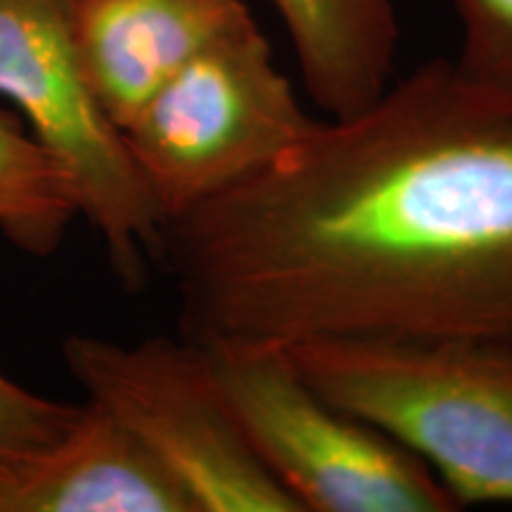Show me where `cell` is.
I'll use <instances>...</instances> for the list:
<instances>
[{"label":"cell","instance_id":"cell-1","mask_svg":"<svg viewBox=\"0 0 512 512\" xmlns=\"http://www.w3.org/2000/svg\"><path fill=\"white\" fill-rule=\"evenodd\" d=\"M183 337L512 344V95L420 64L164 223Z\"/></svg>","mask_w":512,"mask_h":512},{"label":"cell","instance_id":"cell-2","mask_svg":"<svg viewBox=\"0 0 512 512\" xmlns=\"http://www.w3.org/2000/svg\"><path fill=\"white\" fill-rule=\"evenodd\" d=\"M283 347L316 392L406 448L460 508L512 505V344L313 337Z\"/></svg>","mask_w":512,"mask_h":512},{"label":"cell","instance_id":"cell-3","mask_svg":"<svg viewBox=\"0 0 512 512\" xmlns=\"http://www.w3.org/2000/svg\"><path fill=\"white\" fill-rule=\"evenodd\" d=\"M192 344L254 456L299 512L460 510L406 448L316 392L283 344L230 337Z\"/></svg>","mask_w":512,"mask_h":512},{"label":"cell","instance_id":"cell-4","mask_svg":"<svg viewBox=\"0 0 512 512\" xmlns=\"http://www.w3.org/2000/svg\"><path fill=\"white\" fill-rule=\"evenodd\" d=\"M311 124L249 12L171 76L121 133L166 223L259 176Z\"/></svg>","mask_w":512,"mask_h":512},{"label":"cell","instance_id":"cell-5","mask_svg":"<svg viewBox=\"0 0 512 512\" xmlns=\"http://www.w3.org/2000/svg\"><path fill=\"white\" fill-rule=\"evenodd\" d=\"M72 8L74 0H0V95L62 166L114 275L138 290L159 261L164 216L83 72Z\"/></svg>","mask_w":512,"mask_h":512},{"label":"cell","instance_id":"cell-6","mask_svg":"<svg viewBox=\"0 0 512 512\" xmlns=\"http://www.w3.org/2000/svg\"><path fill=\"white\" fill-rule=\"evenodd\" d=\"M62 356L88 401L136 434L197 512H299L242 437L197 344L72 335Z\"/></svg>","mask_w":512,"mask_h":512},{"label":"cell","instance_id":"cell-7","mask_svg":"<svg viewBox=\"0 0 512 512\" xmlns=\"http://www.w3.org/2000/svg\"><path fill=\"white\" fill-rule=\"evenodd\" d=\"M0 512H197V505L136 434L88 401L57 444L3 465Z\"/></svg>","mask_w":512,"mask_h":512},{"label":"cell","instance_id":"cell-8","mask_svg":"<svg viewBox=\"0 0 512 512\" xmlns=\"http://www.w3.org/2000/svg\"><path fill=\"white\" fill-rule=\"evenodd\" d=\"M245 0H74L83 72L121 131L166 81L230 27Z\"/></svg>","mask_w":512,"mask_h":512},{"label":"cell","instance_id":"cell-9","mask_svg":"<svg viewBox=\"0 0 512 512\" xmlns=\"http://www.w3.org/2000/svg\"><path fill=\"white\" fill-rule=\"evenodd\" d=\"M304 86L330 119L366 110L389 88L399 24L392 0H271Z\"/></svg>","mask_w":512,"mask_h":512},{"label":"cell","instance_id":"cell-10","mask_svg":"<svg viewBox=\"0 0 512 512\" xmlns=\"http://www.w3.org/2000/svg\"><path fill=\"white\" fill-rule=\"evenodd\" d=\"M79 216L62 166L22 119L0 110V230L12 245L34 256L60 247L67 226Z\"/></svg>","mask_w":512,"mask_h":512},{"label":"cell","instance_id":"cell-11","mask_svg":"<svg viewBox=\"0 0 512 512\" xmlns=\"http://www.w3.org/2000/svg\"><path fill=\"white\" fill-rule=\"evenodd\" d=\"M463 46L453 67L477 86L512 95V0H453Z\"/></svg>","mask_w":512,"mask_h":512},{"label":"cell","instance_id":"cell-12","mask_svg":"<svg viewBox=\"0 0 512 512\" xmlns=\"http://www.w3.org/2000/svg\"><path fill=\"white\" fill-rule=\"evenodd\" d=\"M83 406L38 396L0 373V456H29L57 444Z\"/></svg>","mask_w":512,"mask_h":512}]
</instances>
